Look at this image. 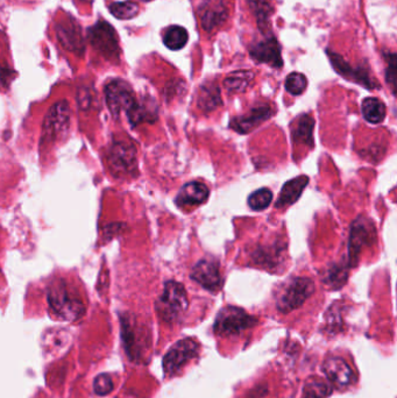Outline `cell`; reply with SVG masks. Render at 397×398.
Segmentation results:
<instances>
[{
	"label": "cell",
	"mask_w": 397,
	"mask_h": 398,
	"mask_svg": "<svg viewBox=\"0 0 397 398\" xmlns=\"http://www.w3.org/2000/svg\"><path fill=\"white\" fill-rule=\"evenodd\" d=\"M274 112V109L268 104H259L251 107L246 114L233 118L230 121V127L235 132L246 134L268 120Z\"/></svg>",
	"instance_id": "cell-12"
},
{
	"label": "cell",
	"mask_w": 397,
	"mask_h": 398,
	"mask_svg": "<svg viewBox=\"0 0 397 398\" xmlns=\"http://www.w3.org/2000/svg\"><path fill=\"white\" fill-rule=\"evenodd\" d=\"M190 277L208 291L218 292L224 286V279L220 274L219 263L210 258L199 260L192 268Z\"/></svg>",
	"instance_id": "cell-11"
},
{
	"label": "cell",
	"mask_w": 397,
	"mask_h": 398,
	"mask_svg": "<svg viewBox=\"0 0 397 398\" xmlns=\"http://www.w3.org/2000/svg\"><path fill=\"white\" fill-rule=\"evenodd\" d=\"M210 191L206 184L201 182H190L179 190L176 197V204L179 207L196 206L206 202L209 198Z\"/></svg>",
	"instance_id": "cell-18"
},
{
	"label": "cell",
	"mask_w": 397,
	"mask_h": 398,
	"mask_svg": "<svg viewBox=\"0 0 397 398\" xmlns=\"http://www.w3.org/2000/svg\"><path fill=\"white\" fill-rule=\"evenodd\" d=\"M199 345L195 339L186 338L176 342L163 358V370L167 375L177 374L189 361L198 355Z\"/></svg>",
	"instance_id": "cell-9"
},
{
	"label": "cell",
	"mask_w": 397,
	"mask_h": 398,
	"mask_svg": "<svg viewBox=\"0 0 397 398\" xmlns=\"http://www.w3.org/2000/svg\"><path fill=\"white\" fill-rule=\"evenodd\" d=\"M50 309L62 320L73 322L84 315L83 302L62 279H57L48 289Z\"/></svg>",
	"instance_id": "cell-1"
},
{
	"label": "cell",
	"mask_w": 397,
	"mask_h": 398,
	"mask_svg": "<svg viewBox=\"0 0 397 398\" xmlns=\"http://www.w3.org/2000/svg\"><path fill=\"white\" fill-rule=\"evenodd\" d=\"M328 57H330L336 71L341 76L345 77L346 80L360 84L366 89L373 90L380 88V85L373 80L371 73H368V70L362 69V68H357L355 69L353 66H350L348 62H345L344 59L339 56L338 54L328 52Z\"/></svg>",
	"instance_id": "cell-14"
},
{
	"label": "cell",
	"mask_w": 397,
	"mask_h": 398,
	"mask_svg": "<svg viewBox=\"0 0 397 398\" xmlns=\"http://www.w3.org/2000/svg\"><path fill=\"white\" fill-rule=\"evenodd\" d=\"M331 394V387L321 378H314L305 382L303 398H326Z\"/></svg>",
	"instance_id": "cell-28"
},
{
	"label": "cell",
	"mask_w": 397,
	"mask_h": 398,
	"mask_svg": "<svg viewBox=\"0 0 397 398\" xmlns=\"http://www.w3.org/2000/svg\"><path fill=\"white\" fill-rule=\"evenodd\" d=\"M227 10L223 0H206L198 8V17L206 32H213L227 19Z\"/></svg>",
	"instance_id": "cell-15"
},
{
	"label": "cell",
	"mask_w": 397,
	"mask_h": 398,
	"mask_svg": "<svg viewBox=\"0 0 397 398\" xmlns=\"http://www.w3.org/2000/svg\"><path fill=\"white\" fill-rule=\"evenodd\" d=\"M348 265H340V263H333L330 265V268L325 272L324 281L325 284H328L331 289H340L344 287L345 283L348 279Z\"/></svg>",
	"instance_id": "cell-25"
},
{
	"label": "cell",
	"mask_w": 397,
	"mask_h": 398,
	"mask_svg": "<svg viewBox=\"0 0 397 398\" xmlns=\"http://www.w3.org/2000/svg\"><path fill=\"white\" fill-rule=\"evenodd\" d=\"M308 85V80L304 75L300 73H292L285 80V90L292 96H300L304 92Z\"/></svg>",
	"instance_id": "cell-31"
},
{
	"label": "cell",
	"mask_w": 397,
	"mask_h": 398,
	"mask_svg": "<svg viewBox=\"0 0 397 398\" xmlns=\"http://www.w3.org/2000/svg\"><path fill=\"white\" fill-rule=\"evenodd\" d=\"M314 291V281L309 277H294L283 286L278 296V311L289 313L301 308Z\"/></svg>",
	"instance_id": "cell-4"
},
{
	"label": "cell",
	"mask_w": 397,
	"mask_h": 398,
	"mask_svg": "<svg viewBox=\"0 0 397 398\" xmlns=\"http://www.w3.org/2000/svg\"><path fill=\"white\" fill-rule=\"evenodd\" d=\"M57 39L66 49L73 53H83L84 39L80 27L73 23H63L57 28Z\"/></svg>",
	"instance_id": "cell-17"
},
{
	"label": "cell",
	"mask_w": 397,
	"mask_h": 398,
	"mask_svg": "<svg viewBox=\"0 0 397 398\" xmlns=\"http://www.w3.org/2000/svg\"><path fill=\"white\" fill-rule=\"evenodd\" d=\"M254 80V73L247 70H239L226 77L224 87L231 93L245 92Z\"/></svg>",
	"instance_id": "cell-23"
},
{
	"label": "cell",
	"mask_w": 397,
	"mask_h": 398,
	"mask_svg": "<svg viewBox=\"0 0 397 398\" xmlns=\"http://www.w3.org/2000/svg\"><path fill=\"white\" fill-rule=\"evenodd\" d=\"M323 370L330 383L335 385L336 388H348L352 383H355V375L351 366L339 356L326 358L323 365Z\"/></svg>",
	"instance_id": "cell-13"
},
{
	"label": "cell",
	"mask_w": 397,
	"mask_h": 398,
	"mask_svg": "<svg viewBox=\"0 0 397 398\" xmlns=\"http://www.w3.org/2000/svg\"><path fill=\"white\" fill-rule=\"evenodd\" d=\"M222 105L219 89L215 84H206L201 88L198 95V107L203 112L209 113Z\"/></svg>",
	"instance_id": "cell-22"
},
{
	"label": "cell",
	"mask_w": 397,
	"mask_h": 398,
	"mask_svg": "<svg viewBox=\"0 0 397 398\" xmlns=\"http://www.w3.org/2000/svg\"><path fill=\"white\" fill-rule=\"evenodd\" d=\"M273 200V193L269 189L262 188L256 190L249 197V205L254 211H262L267 209Z\"/></svg>",
	"instance_id": "cell-30"
},
{
	"label": "cell",
	"mask_w": 397,
	"mask_h": 398,
	"mask_svg": "<svg viewBox=\"0 0 397 398\" xmlns=\"http://www.w3.org/2000/svg\"><path fill=\"white\" fill-rule=\"evenodd\" d=\"M258 324V319L237 306H226L215 318V333L220 337L238 335Z\"/></svg>",
	"instance_id": "cell-6"
},
{
	"label": "cell",
	"mask_w": 397,
	"mask_h": 398,
	"mask_svg": "<svg viewBox=\"0 0 397 398\" xmlns=\"http://www.w3.org/2000/svg\"><path fill=\"white\" fill-rule=\"evenodd\" d=\"M388 66L386 80L391 85V91L395 93V80H396V55L395 54H388Z\"/></svg>",
	"instance_id": "cell-33"
},
{
	"label": "cell",
	"mask_w": 397,
	"mask_h": 398,
	"mask_svg": "<svg viewBox=\"0 0 397 398\" xmlns=\"http://www.w3.org/2000/svg\"><path fill=\"white\" fill-rule=\"evenodd\" d=\"M105 98L109 112L114 116H119L122 113H126L129 116L138 105L132 88L124 80H112L107 84L105 88Z\"/></svg>",
	"instance_id": "cell-7"
},
{
	"label": "cell",
	"mask_w": 397,
	"mask_h": 398,
	"mask_svg": "<svg viewBox=\"0 0 397 398\" xmlns=\"http://www.w3.org/2000/svg\"><path fill=\"white\" fill-rule=\"evenodd\" d=\"M285 249H287V246L278 243V241L273 245L259 246L256 251L251 254V259L256 265H263L265 268L271 269L281 263Z\"/></svg>",
	"instance_id": "cell-20"
},
{
	"label": "cell",
	"mask_w": 397,
	"mask_h": 398,
	"mask_svg": "<svg viewBox=\"0 0 397 398\" xmlns=\"http://www.w3.org/2000/svg\"><path fill=\"white\" fill-rule=\"evenodd\" d=\"M377 241V229L374 222L366 217H359L352 222L348 239V268H353L359 263L360 254L365 248Z\"/></svg>",
	"instance_id": "cell-5"
},
{
	"label": "cell",
	"mask_w": 397,
	"mask_h": 398,
	"mask_svg": "<svg viewBox=\"0 0 397 398\" xmlns=\"http://www.w3.org/2000/svg\"><path fill=\"white\" fill-rule=\"evenodd\" d=\"M112 173L119 176L131 175L136 170V150L132 143L118 141L113 143L107 155Z\"/></svg>",
	"instance_id": "cell-10"
},
{
	"label": "cell",
	"mask_w": 397,
	"mask_h": 398,
	"mask_svg": "<svg viewBox=\"0 0 397 398\" xmlns=\"http://www.w3.org/2000/svg\"><path fill=\"white\" fill-rule=\"evenodd\" d=\"M113 388H114V385H113L112 378L107 374H100L93 381V389L97 395H109Z\"/></svg>",
	"instance_id": "cell-32"
},
{
	"label": "cell",
	"mask_w": 397,
	"mask_h": 398,
	"mask_svg": "<svg viewBox=\"0 0 397 398\" xmlns=\"http://www.w3.org/2000/svg\"><path fill=\"white\" fill-rule=\"evenodd\" d=\"M249 53L251 56L260 64H267L274 68H281L283 64L281 48L275 37H266L265 40L251 46Z\"/></svg>",
	"instance_id": "cell-16"
},
{
	"label": "cell",
	"mask_w": 397,
	"mask_h": 398,
	"mask_svg": "<svg viewBox=\"0 0 397 398\" xmlns=\"http://www.w3.org/2000/svg\"><path fill=\"white\" fill-rule=\"evenodd\" d=\"M189 40V34L186 28L181 26H172L167 30L163 37V42L167 48L172 50L182 49Z\"/></svg>",
	"instance_id": "cell-27"
},
{
	"label": "cell",
	"mask_w": 397,
	"mask_h": 398,
	"mask_svg": "<svg viewBox=\"0 0 397 398\" xmlns=\"http://www.w3.org/2000/svg\"><path fill=\"white\" fill-rule=\"evenodd\" d=\"M251 10L254 12L259 27L262 32H267L269 26V17L272 14L273 8L268 0H246Z\"/></svg>",
	"instance_id": "cell-26"
},
{
	"label": "cell",
	"mask_w": 397,
	"mask_h": 398,
	"mask_svg": "<svg viewBox=\"0 0 397 398\" xmlns=\"http://www.w3.org/2000/svg\"><path fill=\"white\" fill-rule=\"evenodd\" d=\"M88 37L95 49L98 50L103 56L109 60L119 59V44L116 30L106 21H98L90 28Z\"/></svg>",
	"instance_id": "cell-8"
},
{
	"label": "cell",
	"mask_w": 397,
	"mask_h": 398,
	"mask_svg": "<svg viewBox=\"0 0 397 398\" xmlns=\"http://www.w3.org/2000/svg\"><path fill=\"white\" fill-rule=\"evenodd\" d=\"M314 127V120L312 116L302 114L298 116L292 125V141L297 145L312 148L314 147V138H312Z\"/></svg>",
	"instance_id": "cell-21"
},
{
	"label": "cell",
	"mask_w": 397,
	"mask_h": 398,
	"mask_svg": "<svg viewBox=\"0 0 397 398\" xmlns=\"http://www.w3.org/2000/svg\"><path fill=\"white\" fill-rule=\"evenodd\" d=\"M145 1H149V0H145Z\"/></svg>",
	"instance_id": "cell-34"
},
{
	"label": "cell",
	"mask_w": 397,
	"mask_h": 398,
	"mask_svg": "<svg viewBox=\"0 0 397 398\" xmlns=\"http://www.w3.org/2000/svg\"><path fill=\"white\" fill-rule=\"evenodd\" d=\"M109 12L120 20H129L139 13L138 4L133 1H123V3H113L109 6Z\"/></svg>",
	"instance_id": "cell-29"
},
{
	"label": "cell",
	"mask_w": 397,
	"mask_h": 398,
	"mask_svg": "<svg viewBox=\"0 0 397 398\" xmlns=\"http://www.w3.org/2000/svg\"><path fill=\"white\" fill-rule=\"evenodd\" d=\"M361 111H362L365 119L367 120L368 123H374V125L382 123L387 113L384 102H381L377 98H373V97L366 98L362 102Z\"/></svg>",
	"instance_id": "cell-24"
},
{
	"label": "cell",
	"mask_w": 397,
	"mask_h": 398,
	"mask_svg": "<svg viewBox=\"0 0 397 398\" xmlns=\"http://www.w3.org/2000/svg\"><path fill=\"white\" fill-rule=\"evenodd\" d=\"M188 306L186 288L176 281H168L156 302L155 309L163 322L174 324L186 313Z\"/></svg>",
	"instance_id": "cell-2"
},
{
	"label": "cell",
	"mask_w": 397,
	"mask_h": 398,
	"mask_svg": "<svg viewBox=\"0 0 397 398\" xmlns=\"http://www.w3.org/2000/svg\"><path fill=\"white\" fill-rule=\"evenodd\" d=\"M70 126V107L66 100H60L50 107L43 121L41 146L54 145L66 135Z\"/></svg>",
	"instance_id": "cell-3"
},
{
	"label": "cell",
	"mask_w": 397,
	"mask_h": 398,
	"mask_svg": "<svg viewBox=\"0 0 397 398\" xmlns=\"http://www.w3.org/2000/svg\"><path fill=\"white\" fill-rule=\"evenodd\" d=\"M308 176H298L285 183V186H282L281 193L278 196V202L275 204V207L285 209L292 205L295 202H297L298 198L304 191L305 186H308Z\"/></svg>",
	"instance_id": "cell-19"
}]
</instances>
